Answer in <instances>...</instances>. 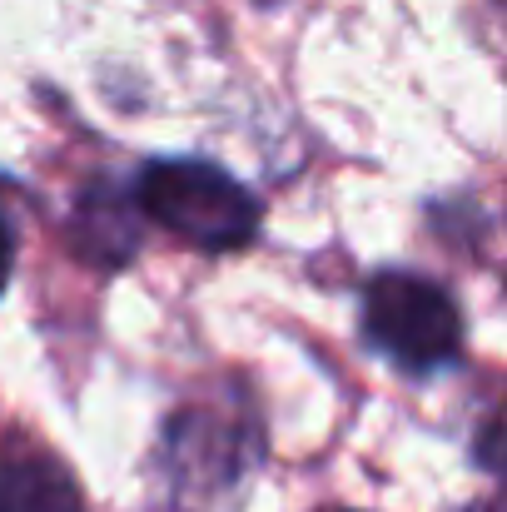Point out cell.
Instances as JSON below:
<instances>
[{
  "instance_id": "obj_1",
  "label": "cell",
  "mask_w": 507,
  "mask_h": 512,
  "mask_svg": "<svg viewBox=\"0 0 507 512\" xmlns=\"http://www.w3.org/2000/svg\"><path fill=\"white\" fill-rule=\"evenodd\" d=\"M264 463V423L254 408L184 403L160 428L150 478L165 512H224Z\"/></svg>"
},
{
  "instance_id": "obj_2",
  "label": "cell",
  "mask_w": 507,
  "mask_h": 512,
  "mask_svg": "<svg viewBox=\"0 0 507 512\" xmlns=\"http://www.w3.org/2000/svg\"><path fill=\"white\" fill-rule=\"evenodd\" d=\"M135 209L145 224H160L179 244L199 254H229L254 244L259 234V199L214 160L194 155H160L145 160L135 184Z\"/></svg>"
},
{
  "instance_id": "obj_3",
  "label": "cell",
  "mask_w": 507,
  "mask_h": 512,
  "mask_svg": "<svg viewBox=\"0 0 507 512\" xmlns=\"http://www.w3.org/2000/svg\"><path fill=\"white\" fill-rule=\"evenodd\" d=\"M358 324L373 353H383L393 368L413 378L458 368L468 348V324L458 299L418 269H378L363 284Z\"/></svg>"
},
{
  "instance_id": "obj_4",
  "label": "cell",
  "mask_w": 507,
  "mask_h": 512,
  "mask_svg": "<svg viewBox=\"0 0 507 512\" xmlns=\"http://www.w3.org/2000/svg\"><path fill=\"white\" fill-rule=\"evenodd\" d=\"M145 244V219L135 209L130 184L90 179L70 204V249L95 269H125Z\"/></svg>"
},
{
  "instance_id": "obj_5",
  "label": "cell",
  "mask_w": 507,
  "mask_h": 512,
  "mask_svg": "<svg viewBox=\"0 0 507 512\" xmlns=\"http://www.w3.org/2000/svg\"><path fill=\"white\" fill-rule=\"evenodd\" d=\"M0 512H90L75 473L40 443H0Z\"/></svg>"
},
{
  "instance_id": "obj_6",
  "label": "cell",
  "mask_w": 507,
  "mask_h": 512,
  "mask_svg": "<svg viewBox=\"0 0 507 512\" xmlns=\"http://www.w3.org/2000/svg\"><path fill=\"white\" fill-rule=\"evenodd\" d=\"M10 274H15V224L0 204V294L10 289Z\"/></svg>"
},
{
  "instance_id": "obj_7",
  "label": "cell",
  "mask_w": 507,
  "mask_h": 512,
  "mask_svg": "<svg viewBox=\"0 0 507 512\" xmlns=\"http://www.w3.org/2000/svg\"><path fill=\"white\" fill-rule=\"evenodd\" d=\"M478 463H483V473H498V413L483 418V433H478Z\"/></svg>"
},
{
  "instance_id": "obj_8",
  "label": "cell",
  "mask_w": 507,
  "mask_h": 512,
  "mask_svg": "<svg viewBox=\"0 0 507 512\" xmlns=\"http://www.w3.org/2000/svg\"><path fill=\"white\" fill-rule=\"evenodd\" d=\"M468 512H498V503H478V508H468Z\"/></svg>"
}]
</instances>
